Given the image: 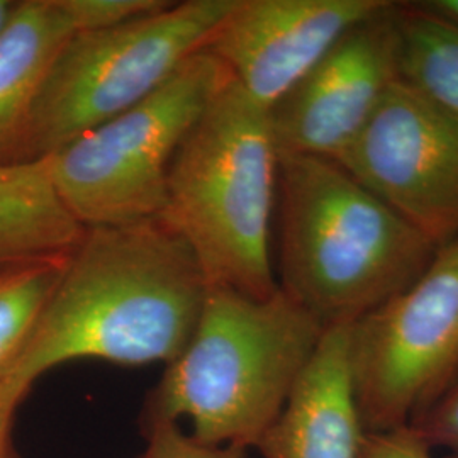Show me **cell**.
Segmentation results:
<instances>
[{
    "label": "cell",
    "mask_w": 458,
    "mask_h": 458,
    "mask_svg": "<svg viewBox=\"0 0 458 458\" xmlns=\"http://www.w3.org/2000/svg\"><path fill=\"white\" fill-rule=\"evenodd\" d=\"M22 401L0 389V458H16L13 450L14 412Z\"/></svg>",
    "instance_id": "20"
},
{
    "label": "cell",
    "mask_w": 458,
    "mask_h": 458,
    "mask_svg": "<svg viewBox=\"0 0 458 458\" xmlns=\"http://www.w3.org/2000/svg\"><path fill=\"white\" fill-rule=\"evenodd\" d=\"M426 5L458 24V0H426Z\"/></svg>",
    "instance_id": "21"
},
{
    "label": "cell",
    "mask_w": 458,
    "mask_h": 458,
    "mask_svg": "<svg viewBox=\"0 0 458 458\" xmlns=\"http://www.w3.org/2000/svg\"><path fill=\"white\" fill-rule=\"evenodd\" d=\"M278 287L327 329L406 289L437 246L329 158L278 151Z\"/></svg>",
    "instance_id": "2"
},
{
    "label": "cell",
    "mask_w": 458,
    "mask_h": 458,
    "mask_svg": "<svg viewBox=\"0 0 458 458\" xmlns=\"http://www.w3.org/2000/svg\"><path fill=\"white\" fill-rule=\"evenodd\" d=\"M16 4L17 2H13V0H0V30L5 26L11 14L14 13Z\"/></svg>",
    "instance_id": "22"
},
{
    "label": "cell",
    "mask_w": 458,
    "mask_h": 458,
    "mask_svg": "<svg viewBox=\"0 0 458 458\" xmlns=\"http://www.w3.org/2000/svg\"><path fill=\"white\" fill-rule=\"evenodd\" d=\"M408 428L431 450L458 452V377Z\"/></svg>",
    "instance_id": "18"
},
{
    "label": "cell",
    "mask_w": 458,
    "mask_h": 458,
    "mask_svg": "<svg viewBox=\"0 0 458 458\" xmlns=\"http://www.w3.org/2000/svg\"><path fill=\"white\" fill-rule=\"evenodd\" d=\"M147 445L134 458H248V450L236 446H211L197 442L181 425L153 426L145 431Z\"/></svg>",
    "instance_id": "17"
},
{
    "label": "cell",
    "mask_w": 458,
    "mask_h": 458,
    "mask_svg": "<svg viewBox=\"0 0 458 458\" xmlns=\"http://www.w3.org/2000/svg\"><path fill=\"white\" fill-rule=\"evenodd\" d=\"M360 458H433V450L406 426L393 431H367Z\"/></svg>",
    "instance_id": "19"
},
{
    "label": "cell",
    "mask_w": 458,
    "mask_h": 458,
    "mask_svg": "<svg viewBox=\"0 0 458 458\" xmlns=\"http://www.w3.org/2000/svg\"><path fill=\"white\" fill-rule=\"evenodd\" d=\"M278 147L270 111L229 79L177 148L160 219L191 248L209 287L268 297Z\"/></svg>",
    "instance_id": "4"
},
{
    "label": "cell",
    "mask_w": 458,
    "mask_h": 458,
    "mask_svg": "<svg viewBox=\"0 0 458 458\" xmlns=\"http://www.w3.org/2000/svg\"><path fill=\"white\" fill-rule=\"evenodd\" d=\"M437 248L458 238V124L394 83L336 160Z\"/></svg>",
    "instance_id": "8"
},
{
    "label": "cell",
    "mask_w": 458,
    "mask_h": 458,
    "mask_svg": "<svg viewBox=\"0 0 458 458\" xmlns=\"http://www.w3.org/2000/svg\"><path fill=\"white\" fill-rule=\"evenodd\" d=\"M73 34L65 0H21L0 30V164H19L34 104Z\"/></svg>",
    "instance_id": "12"
},
{
    "label": "cell",
    "mask_w": 458,
    "mask_h": 458,
    "mask_svg": "<svg viewBox=\"0 0 458 458\" xmlns=\"http://www.w3.org/2000/svg\"><path fill=\"white\" fill-rule=\"evenodd\" d=\"M399 77L458 124V24L425 2L397 4Z\"/></svg>",
    "instance_id": "14"
},
{
    "label": "cell",
    "mask_w": 458,
    "mask_h": 458,
    "mask_svg": "<svg viewBox=\"0 0 458 458\" xmlns=\"http://www.w3.org/2000/svg\"><path fill=\"white\" fill-rule=\"evenodd\" d=\"M231 75L199 51L145 100L51 153L49 177L83 228L157 219L177 148Z\"/></svg>",
    "instance_id": "6"
},
{
    "label": "cell",
    "mask_w": 458,
    "mask_h": 458,
    "mask_svg": "<svg viewBox=\"0 0 458 458\" xmlns=\"http://www.w3.org/2000/svg\"><path fill=\"white\" fill-rule=\"evenodd\" d=\"M68 255L0 270V382L30 342L64 276Z\"/></svg>",
    "instance_id": "15"
},
{
    "label": "cell",
    "mask_w": 458,
    "mask_h": 458,
    "mask_svg": "<svg viewBox=\"0 0 458 458\" xmlns=\"http://www.w3.org/2000/svg\"><path fill=\"white\" fill-rule=\"evenodd\" d=\"M208 291L191 248L160 217L87 228L0 389L24 401L43 374L83 359L168 365L192 338Z\"/></svg>",
    "instance_id": "1"
},
{
    "label": "cell",
    "mask_w": 458,
    "mask_h": 458,
    "mask_svg": "<svg viewBox=\"0 0 458 458\" xmlns=\"http://www.w3.org/2000/svg\"><path fill=\"white\" fill-rule=\"evenodd\" d=\"M448 458H458V452H452V454H450V457Z\"/></svg>",
    "instance_id": "23"
},
{
    "label": "cell",
    "mask_w": 458,
    "mask_h": 458,
    "mask_svg": "<svg viewBox=\"0 0 458 458\" xmlns=\"http://www.w3.org/2000/svg\"><path fill=\"white\" fill-rule=\"evenodd\" d=\"M234 4L168 2L121 26L73 34L34 104L19 164L48 158L151 96L206 48Z\"/></svg>",
    "instance_id": "5"
},
{
    "label": "cell",
    "mask_w": 458,
    "mask_h": 458,
    "mask_svg": "<svg viewBox=\"0 0 458 458\" xmlns=\"http://www.w3.org/2000/svg\"><path fill=\"white\" fill-rule=\"evenodd\" d=\"M83 233L58 196L47 160L0 164V268L65 257Z\"/></svg>",
    "instance_id": "13"
},
{
    "label": "cell",
    "mask_w": 458,
    "mask_h": 458,
    "mask_svg": "<svg viewBox=\"0 0 458 458\" xmlns=\"http://www.w3.org/2000/svg\"><path fill=\"white\" fill-rule=\"evenodd\" d=\"M352 384L365 431L410 426L458 377V238L420 277L350 327Z\"/></svg>",
    "instance_id": "7"
},
{
    "label": "cell",
    "mask_w": 458,
    "mask_h": 458,
    "mask_svg": "<svg viewBox=\"0 0 458 458\" xmlns=\"http://www.w3.org/2000/svg\"><path fill=\"white\" fill-rule=\"evenodd\" d=\"M164 0H65L75 31H98L164 9Z\"/></svg>",
    "instance_id": "16"
},
{
    "label": "cell",
    "mask_w": 458,
    "mask_h": 458,
    "mask_svg": "<svg viewBox=\"0 0 458 458\" xmlns=\"http://www.w3.org/2000/svg\"><path fill=\"white\" fill-rule=\"evenodd\" d=\"M365 428L350 369V327H327L277 421L263 458H360Z\"/></svg>",
    "instance_id": "11"
},
{
    "label": "cell",
    "mask_w": 458,
    "mask_h": 458,
    "mask_svg": "<svg viewBox=\"0 0 458 458\" xmlns=\"http://www.w3.org/2000/svg\"><path fill=\"white\" fill-rule=\"evenodd\" d=\"M397 4L344 33L270 111L278 151L336 162L399 82Z\"/></svg>",
    "instance_id": "9"
},
{
    "label": "cell",
    "mask_w": 458,
    "mask_h": 458,
    "mask_svg": "<svg viewBox=\"0 0 458 458\" xmlns=\"http://www.w3.org/2000/svg\"><path fill=\"white\" fill-rule=\"evenodd\" d=\"M323 333L280 287L268 297L209 287L192 338L148 393L143 429L187 421L197 442L257 448Z\"/></svg>",
    "instance_id": "3"
},
{
    "label": "cell",
    "mask_w": 458,
    "mask_h": 458,
    "mask_svg": "<svg viewBox=\"0 0 458 458\" xmlns=\"http://www.w3.org/2000/svg\"><path fill=\"white\" fill-rule=\"evenodd\" d=\"M389 0H236L202 51L272 111L336 41Z\"/></svg>",
    "instance_id": "10"
}]
</instances>
